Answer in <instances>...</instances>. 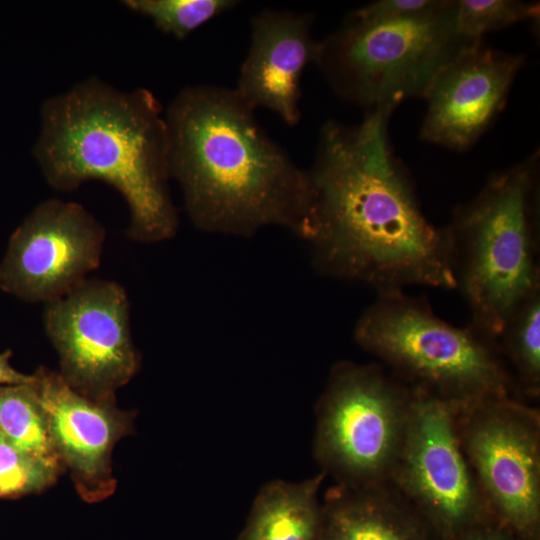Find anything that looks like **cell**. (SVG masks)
Returning a JSON list of instances; mask_svg holds the SVG:
<instances>
[{
  "label": "cell",
  "instance_id": "6da1fadb",
  "mask_svg": "<svg viewBox=\"0 0 540 540\" xmlns=\"http://www.w3.org/2000/svg\"><path fill=\"white\" fill-rule=\"evenodd\" d=\"M391 108L354 125L327 121L306 170L310 203L304 240L315 268L378 292L421 285L454 289L444 228L424 216L388 139Z\"/></svg>",
  "mask_w": 540,
  "mask_h": 540
},
{
  "label": "cell",
  "instance_id": "7a4b0ae2",
  "mask_svg": "<svg viewBox=\"0 0 540 540\" xmlns=\"http://www.w3.org/2000/svg\"><path fill=\"white\" fill-rule=\"evenodd\" d=\"M254 111L233 88L184 87L164 112L171 179L198 230L251 237L278 226L304 239L307 172L265 132Z\"/></svg>",
  "mask_w": 540,
  "mask_h": 540
},
{
  "label": "cell",
  "instance_id": "3957f363",
  "mask_svg": "<svg viewBox=\"0 0 540 540\" xmlns=\"http://www.w3.org/2000/svg\"><path fill=\"white\" fill-rule=\"evenodd\" d=\"M40 119L33 156L52 188L68 192L103 181L126 201L130 239L157 243L175 236L168 127L150 90L122 91L89 77L46 99Z\"/></svg>",
  "mask_w": 540,
  "mask_h": 540
},
{
  "label": "cell",
  "instance_id": "277c9868",
  "mask_svg": "<svg viewBox=\"0 0 540 540\" xmlns=\"http://www.w3.org/2000/svg\"><path fill=\"white\" fill-rule=\"evenodd\" d=\"M538 160L534 153L493 174L444 227L469 326L495 343L509 317L540 289Z\"/></svg>",
  "mask_w": 540,
  "mask_h": 540
},
{
  "label": "cell",
  "instance_id": "5b68a950",
  "mask_svg": "<svg viewBox=\"0 0 540 540\" xmlns=\"http://www.w3.org/2000/svg\"><path fill=\"white\" fill-rule=\"evenodd\" d=\"M354 339L401 382L456 413L487 399L516 398L495 342L442 320L403 290L378 292L358 318Z\"/></svg>",
  "mask_w": 540,
  "mask_h": 540
},
{
  "label": "cell",
  "instance_id": "8992f818",
  "mask_svg": "<svg viewBox=\"0 0 540 540\" xmlns=\"http://www.w3.org/2000/svg\"><path fill=\"white\" fill-rule=\"evenodd\" d=\"M481 41L457 31L455 0L401 18L370 19L355 10L319 41L314 64L341 99L366 112L394 109L405 99L425 98L438 73Z\"/></svg>",
  "mask_w": 540,
  "mask_h": 540
},
{
  "label": "cell",
  "instance_id": "52a82bcc",
  "mask_svg": "<svg viewBox=\"0 0 540 540\" xmlns=\"http://www.w3.org/2000/svg\"><path fill=\"white\" fill-rule=\"evenodd\" d=\"M413 390L381 363H336L316 406L314 455L337 485L387 483L411 413Z\"/></svg>",
  "mask_w": 540,
  "mask_h": 540
},
{
  "label": "cell",
  "instance_id": "ba28073f",
  "mask_svg": "<svg viewBox=\"0 0 540 540\" xmlns=\"http://www.w3.org/2000/svg\"><path fill=\"white\" fill-rule=\"evenodd\" d=\"M462 450L494 519L540 540V411L506 396L456 413Z\"/></svg>",
  "mask_w": 540,
  "mask_h": 540
},
{
  "label": "cell",
  "instance_id": "9c48e42d",
  "mask_svg": "<svg viewBox=\"0 0 540 540\" xmlns=\"http://www.w3.org/2000/svg\"><path fill=\"white\" fill-rule=\"evenodd\" d=\"M412 390L409 422L388 483L437 540H450L495 519L462 450L456 411Z\"/></svg>",
  "mask_w": 540,
  "mask_h": 540
},
{
  "label": "cell",
  "instance_id": "30bf717a",
  "mask_svg": "<svg viewBox=\"0 0 540 540\" xmlns=\"http://www.w3.org/2000/svg\"><path fill=\"white\" fill-rule=\"evenodd\" d=\"M129 317L125 289L109 280L87 279L46 303L44 328L70 387L92 399H116L140 367Z\"/></svg>",
  "mask_w": 540,
  "mask_h": 540
},
{
  "label": "cell",
  "instance_id": "8fae6325",
  "mask_svg": "<svg viewBox=\"0 0 540 540\" xmlns=\"http://www.w3.org/2000/svg\"><path fill=\"white\" fill-rule=\"evenodd\" d=\"M105 235L79 203H39L10 237L0 264L1 289L26 302L61 298L99 266Z\"/></svg>",
  "mask_w": 540,
  "mask_h": 540
},
{
  "label": "cell",
  "instance_id": "7c38bea8",
  "mask_svg": "<svg viewBox=\"0 0 540 540\" xmlns=\"http://www.w3.org/2000/svg\"><path fill=\"white\" fill-rule=\"evenodd\" d=\"M33 386L45 411L55 451L83 500L96 503L116 488L112 451L132 431L133 415L116 399L97 400L70 387L46 367L33 374Z\"/></svg>",
  "mask_w": 540,
  "mask_h": 540
},
{
  "label": "cell",
  "instance_id": "4fadbf2b",
  "mask_svg": "<svg viewBox=\"0 0 540 540\" xmlns=\"http://www.w3.org/2000/svg\"><path fill=\"white\" fill-rule=\"evenodd\" d=\"M524 57L482 41L458 55L435 77L425 99L421 138L456 150L470 147L503 109Z\"/></svg>",
  "mask_w": 540,
  "mask_h": 540
},
{
  "label": "cell",
  "instance_id": "5bb4252c",
  "mask_svg": "<svg viewBox=\"0 0 540 540\" xmlns=\"http://www.w3.org/2000/svg\"><path fill=\"white\" fill-rule=\"evenodd\" d=\"M310 13L264 9L250 21V45L240 67L237 95L250 108H265L286 125L301 119V80L314 63L319 41Z\"/></svg>",
  "mask_w": 540,
  "mask_h": 540
},
{
  "label": "cell",
  "instance_id": "9a60e30c",
  "mask_svg": "<svg viewBox=\"0 0 540 540\" xmlns=\"http://www.w3.org/2000/svg\"><path fill=\"white\" fill-rule=\"evenodd\" d=\"M320 540H437L415 509L387 482L336 485L322 503Z\"/></svg>",
  "mask_w": 540,
  "mask_h": 540
},
{
  "label": "cell",
  "instance_id": "2e32d148",
  "mask_svg": "<svg viewBox=\"0 0 540 540\" xmlns=\"http://www.w3.org/2000/svg\"><path fill=\"white\" fill-rule=\"evenodd\" d=\"M321 472L301 482L273 481L254 500L238 540H320Z\"/></svg>",
  "mask_w": 540,
  "mask_h": 540
},
{
  "label": "cell",
  "instance_id": "e0dca14e",
  "mask_svg": "<svg viewBox=\"0 0 540 540\" xmlns=\"http://www.w3.org/2000/svg\"><path fill=\"white\" fill-rule=\"evenodd\" d=\"M513 381L515 397L529 402L540 395V289L509 317L496 339Z\"/></svg>",
  "mask_w": 540,
  "mask_h": 540
},
{
  "label": "cell",
  "instance_id": "ac0fdd59",
  "mask_svg": "<svg viewBox=\"0 0 540 540\" xmlns=\"http://www.w3.org/2000/svg\"><path fill=\"white\" fill-rule=\"evenodd\" d=\"M0 435L16 448L63 468L33 375L28 383L0 385Z\"/></svg>",
  "mask_w": 540,
  "mask_h": 540
},
{
  "label": "cell",
  "instance_id": "d6986e66",
  "mask_svg": "<svg viewBox=\"0 0 540 540\" xmlns=\"http://www.w3.org/2000/svg\"><path fill=\"white\" fill-rule=\"evenodd\" d=\"M129 10L152 20L156 28L182 40L218 15L235 0H124Z\"/></svg>",
  "mask_w": 540,
  "mask_h": 540
},
{
  "label": "cell",
  "instance_id": "ffe728a7",
  "mask_svg": "<svg viewBox=\"0 0 540 540\" xmlns=\"http://www.w3.org/2000/svg\"><path fill=\"white\" fill-rule=\"evenodd\" d=\"M539 18V4L515 0H455V24L463 37L479 41L490 31Z\"/></svg>",
  "mask_w": 540,
  "mask_h": 540
},
{
  "label": "cell",
  "instance_id": "44dd1931",
  "mask_svg": "<svg viewBox=\"0 0 540 540\" xmlns=\"http://www.w3.org/2000/svg\"><path fill=\"white\" fill-rule=\"evenodd\" d=\"M62 470L16 448L0 435V499L40 493L54 484Z\"/></svg>",
  "mask_w": 540,
  "mask_h": 540
},
{
  "label": "cell",
  "instance_id": "7402d4cb",
  "mask_svg": "<svg viewBox=\"0 0 540 540\" xmlns=\"http://www.w3.org/2000/svg\"><path fill=\"white\" fill-rule=\"evenodd\" d=\"M448 0H381L356 10L370 19H391L430 13L442 8Z\"/></svg>",
  "mask_w": 540,
  "mask_h": 540
},
{
  "label": "cell",
  "instance_id": "603a6c76",
  "mask_svg": "<svg viewBox=\"0 0 540 540\" xmlns=\"http://www.w3.org/2000/svg\"><path fill=\"white\" fill-rule=\"evenodd\" d=\"M450 540H517V538L493 520L470 528Z\"/></svg>",
  "mask_w": 540,
  "mask_h": 540
},
{
  "label": "cell",
  "instance_id": "cb8c5ba5",
  "mask_svg": "<svg viewBox=\"0 0 540 540\" xmlns=\"http://www.w3.org/2000/svg\"><path fill=\"white\" fill-rule=\"evenodd\" d=\"M12 353L7 350L0 353V385L24 384L32 380V374H23L12 367L10 357Z\"/></svg>",
  "mask_w": 540,
  "mask_h": 540
}]
</instances>
